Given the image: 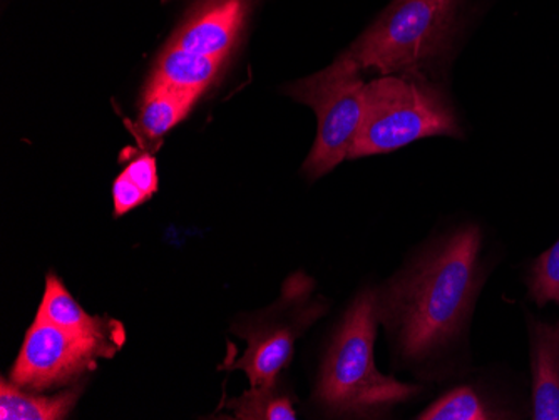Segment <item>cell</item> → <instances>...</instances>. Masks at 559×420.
<instances>
[{
    "mask_svg": "<svg viewBox=\"0 0 559 420\" xmlns=\"http://www.w3.org/2000/svg\"><path fill=\"white\" fill-rule=\"evenodd\" d=\"M480 243L479 228H461L377 293L379 322L402 359H432L464 334L483 287Z\"/></svg>",
    "mask_w": 559,
    "mask_h": 420,
    "instance_id": "6da1fadb",
    "label": "cell"
},
{
    "mask_svg": "<svg viewBox=\"0 0 559 420\" xmlns=\"http://www.w3.org/2000/svg\"><path fill=\"white\" fill-rule=\"evenodd\" d=\"M379 324L377 291H364L345 313L320 372L317 399L332 416H382L419 394L417 385L377 370L373 344Z\"/></svg>",
    "mask_w": 559,
    "mask_h": 420,
    "instance_id": "7a4b0ae2",
    "label": "cell"
},
{
    "mask_svg": "<svg viewBox=\"0 0 559 420\" xmlns=\"http://www.w3.org/2000/svg\"><path fill=\"white\" fill-rule=\"evenodd\" d=\"M432 136H463L441 89L419 74L380 76L364 89L362 127L348 159L385 155Z\"/></svg>",
    "mask_w": 559,
    "mask_h": 420,
    "instance_id": "3957f363",
    "label": "cell"
},
{
    "mask_svg": "<svg viewBox=\"0 0 559 420\" xmlns=\"http://www.w3.org/2000/svg\"><path fill=\"white\" fill-rule=\"evenodd\" d=\"M457 2L394 0L348 51L364 71L424 76L451 46Z\"/></svg>",
    "mask_w": 559,
    "mask_h": 420,
    "instance_id": "277c9868",
    "label": "cell"
},
{
    "mask_svg": "<svg viewBox=\"0 0 559 420\" xmlns=\"http://www.w3.org/2000/svg\"><path fill=\"white\" fill-rule=\"evenodd\" d=\"M362 71L350 51H345L329 68L288 86V96L310 106L319 121L316 143L304 165L312 180L325 177L350 156L362 127Z\"/></svg>",
    "mask_w": 559,
    "mask_h": 420,
    "instance_id": "5b68a950",
    "label": "cell"
},
{
    "mask_svg": "<svg viewBox=\"0 0 559 420\" xmlns=\"http://www.w3.org/2000/svg\"><path fill=\"white\" fill-rule=\"evenodd\" d=\"M313 287L312 278L304 272L292 275L272 309L235 327L248 347L243 357L225 362L222 369L243 370L251 387L278 384L280 372L294 357L295 341L326 312L322 300H310Z\"/></svg>",
    "mask_w": 559,
    "mask_h": 420,
    "instance_id": "8992f818",
    "label": "cell"
},
{
    "mask_svg": "<svg viewBox=\"0 0 559 420\" xmlns=\"http://www.w3.org/2000/svg\"><path fill=\"white\" fill-rule=\"evenodd\" d=\"M116 352L108 345L75 337L36 316L12 369V382L31 391L58 387L94 369L97 359Z\"/></svg>",
    "mask_w": 559,
    "mask_h": 420,
    "instance_id": "52a82bcc",
    "label": "cell"
},
{
    "mask_svg": "<svg viewBox=\"0 0 559 420\" xmlns=\"http://www.w3.org/2000/svg\"><path fill=\"white\" fill-rule=\"evenodd\" d=\"M255 0H197L169 44L194 55H231Z\"/></svg>",
    "mask_w": 559,
    "mask_h": 420,
    "instance_id": "ba28073f",
    "label": "cell"
},
{
    "mask_svg": "<svg viewBox=\"0 0 559 420\" xmlns=\"http://www.w3.org/2000/svg\"><path fill=\"white\" fill-rule=\"evenodd\" d=\"M37 319L46 320L75 337L99 341L115 350L119 349V344L124 337L119 322L90 315L55 275H47L46 291Z\"/></svg>",
    "mask_w": 559,
    "mask_h": 420,
    "instance_id": "9c48e42d",
    "label": "cell"
},
{
    "mask_svg": "<svg viewBox=\"0 0 559 420\" xmlns=\"http://www.w3.org/2000/svg\"><path fill=\"white\" fill-rule=\"evenodd\" d=\"M533 419L559 420V322L531 325Z\"/></svg>",
    "mask_w": 559,
    "mask_h": 420,
    "instance_id": "30bf717a",
    "label": "cell"
},
{
    "mask_svg": "<svg viewBox=\"0 0 559 420\" xmlns=\"http://www.w3.org/2000/svg\"><path fill=\"white\" fill-rule=\"evenodd\" d=\"M225 59L194 55L168 44L156 62L153 80L183 93H205L222 71Z\"/></svg>",
    "mask_w": 559,
    "mask_h": 420,
    "instance_id": "8fae6325",
    "label": "cell"
},
{
    "mask_svg": "<svg viewBox=\"0 0 559 420\" xmlns=\"http://www.w3.org/2000/svg\"><path fill=\"white\" fill-rule=\"evenodd\" d=\"M200 96L173 89L151 77L141 103L138 127L150 140H159L183 121L197 105Z\"/></svg>",
    "mask_w": 559,
    "mask_h": 420,
    "instance_id": "7c38bea8",
    "label": "cell"
},
{
    "mask_svg": "<svg viewBox=\"0 0 559 420\" xmlns=\"http://www.w3.org/2000/svg\"><path fill=\"white\" fill-rule=\"evenodd\" d=\"M80 399V391H68L55 397H37L22 392L14 382L2 379L0 384V419L59 420L64 419Z\"/></svg>",
    "mask_w": 559,
    "mask_h": 420,
    "instance_id": "4fadbf2b",
    "label": "cell"
},
{
    "mask_svg": "<svg viewBox=\"0 0 559 420\" xmlns=\"http://www.w3.org/2000/svg\"><path fill=\"white\" fill-rule=\"evenodd\" d=\"M222 407L231 410L235 419L243 420H295L290 395L280 391L278 384L251 387L237 399L226 400Z\"/></svg>",
    "mask_w": 559,
    "mask_h": 420,
    "instance_id": "5bb4252c",
    "label": "cell"
},
{
    "mask_svg": "<svg viewBox=\"0 0 559 420\" xmlns=\"http://www.w3.org/2000/svg\"><path fill=\"white\" fill-rule=\"evenodd\" d=\"M417 419L423 420H486L498 419L474 388L457 387L430 404Z\"/></svg>",
    "mask_w": 559,
    "mask_h": 420,
    "instance_id": "9a60e30c",
    "label": "cell"
},
{
    "mask_svg": "<svg viewBox=\"0 0 559 420\" xmlns=\"http://www.w3.org/2000/svg\"><path fill=\"white\" fill-rule=\"evenodd\" d=\"M531 299L538 305L556 302L559 297V240L536 260L531 269Z\"/></svg>",
    "mask_w": 559,
    "mask_h": 420,
    "instance_id": "2e32d148",
    "label": "cell"
},
{
    "mask_svg": "<svg viewBox=\"0 0 559 420\" xmlns=\"http://www.w3.org/2000/svg\"><path fill=\"white\" fill-rule=\"evenodd\" d=\"M122 175L134 187L140 188L147 197L153 196L158 191V166H156V159L151 155H146V153L138 156L130 165L126 166Z\"/></svg>",
    "mask_w": 559,
    "mask_h": 420,
    "instance_id": "e0dca14e",
    "label": "cell"
},
{
    "mask_svg": "<svg viewBox=\"0 0 559 420\" xmlns=\"http://www.w3.org/2000/svg\"><path fill=\"white\" fill-rule=\"evenodd\" d=\"M112 200H115L116 216H122L126 215V213H130L131 209L143 205L150 197H147L140 188L134 187L121 172V175L116 178L115 184H112Z\"/></svg>",
    "mask_w": 559,
    "mask_h": 420,
    "instance_id": "ac0fdd59",
    "label": "cell"
},
{
    "mask_svg": "<svg viewBox=\"0 0 559 420\" xmlns=\"http://www.w3.org/2000/svg\"><path fill=\"white\" fill-rule=\"evenodd\" d=\"M556 302H558V303H559V297H558V300H556Z\"/></svg>",
    "mask_w": 559,
    "mask_h": 420,
    "instance_id": "d6986e66",
    "label": "cell"
}]
</instances>
